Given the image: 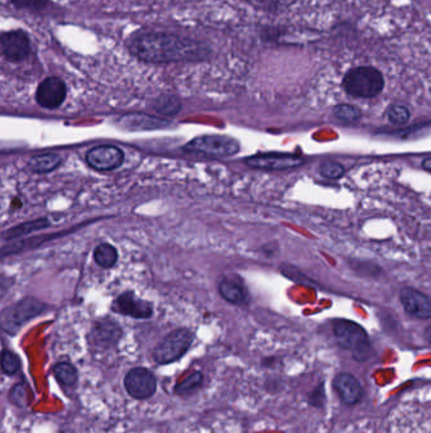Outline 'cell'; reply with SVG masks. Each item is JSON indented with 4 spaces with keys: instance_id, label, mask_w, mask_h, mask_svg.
Listing matches in <instances>:
<instances>
[{
    "instance_id": "obj_18",
    "label": "cell",
    "mask_w": 431,
    "mask_h": 433,
    "mask_svg": "<svg viewBox=\"0 0 431 433\" xmlns=\"http://www.w3.org/2000/svg\"><path fill=\"white\" fill-rule=\"evenodd\" d=\"M62 163V158L57 154H42L35 155L29 160L28 166L31 171L35 174H44L56 170Z\"/></svg>"
},
{
    "instance_id": "obj_21",
    "label": "cell",
    "mask_w": 431,
    "mask_h": 433,
    "mask_svg": "<svg viewBox=\"0 0 431 433\" xmlns=\"http://www.w3.org/2000/svg\"><path fill=\"white\" fill-rule=\"evenodd\" d=\"M53 375L64 386H74L78 383V369L70 362H58L53 366Z\"/></svg>"
},
{
    "instance_id": "obj_12",
    "label": "cell",
    "mask_w": 431,
    "mask_h": 433,
    "mask_svg": "<svg viewBox=\"0 0 431 433\" xmlns=\"http://www.w3.org/2000/svg\"><path fill=\"white\" fill-rule=\"evenodd\" d=\"M400 300L405 311L412 317L419 320H430L431 299L424 293L406 286L400 291Z\"/></svg>"
},
{
    "instance_id": "obj_24",
    "label": "cell",
    "mask_w": 431,
    "mask_h": 433,
    "mask_svg": "<svg viewBox=\"0 0 431 433\" xmlns=\"http://www.w3.org/2000/svg\"><path fill=\"white\" fill-rule=\"evenodd\" d=\"M332 113L338 120L346 123H354L361 118V111L352 104H338L332 109Z\"/></svg>"
},
{
    "instance_id": "obj_14",
    "label": "cell",
    "mask_w": 431,
    "mask_h": 433,
    "mask_svg": "<svg viewBox=\"0 0 431 433\" xmlns=\"http://www.w3.org/2000/svg\"><path fill=\"white\" fill-rule=\"evenodd\" d=\"M334 388L343 403L346 405H357L363 397L361 384L348 373H341L334 379Z\"/></svg>"
},
{
    "instance_id": "obj_4",
    "label": "cell",
    "mask_w": 431,
    "mask_h": 433,
    "mask_svg": "<svg viewBox=\"0 0 431 433\" xmlns=\"http://www.w3.org/2000/svg\"><path fill=\"white\" fill-rule=\"evenodd\" d=\"M241 146L237 140L228 136H200L184 146L185 152L209 158H223L237 155Z\"/></svg>"
},
{
    "instance_id": "obj_10",
    "label": "cell",
    "mask_w": 431,
    "mask_h": 433,
    "mask_svg": "<svg viewBox=\"0 0 431 433\" xmlns=\"http://www.w3.org/2000/svg\"><path fill=\"white\" fill-rule=\"evenodd\" d=\"M305 163L304 158L290 154H263L246 158L248 166L258 170L280 171L295 169Z\"/></svg>"
},
{
    "instance_id": "obj_5",
    "label": "cell",
    "mask_w": 431,
    "mask_h": 433,
    "mask_svg": "<svg viewBox=\"0 0 431 433\" xmlns=\"http://www.w3.org/2000/svg\"><path fill=\"white\" fill-rule=\"evenodd\" d=\"M194 342V334L186 328H178L167 334L153 350V360L160 365H167L180 360L189 351Z\"/></svg>"
},
{
    "instance_id": "obj_29",
    "label": "cell",
    "mask_w": 431,
    "mask_h": 433,
    "mask_svg": "<svg viewBox=\"0 0 431 433\" xmlns=\"http://www.w3.org/2000/svg\"><path fill=\"white\" fill-rule=\"evenodd\" d=\"M9 399L17 407H24L28 400V388L24 383L15 384L9 393Z\"/></svg>"
},
{
    "instance_id": "obj_7",
    "label": "cell",
    "mask_w": 431,
    "mask_h": 433,
    "mask_svg": "<svg viewBox=\"0 0 431 433\" xmlns=\"http://www.w3.org/2000/svg\"><path fill=\"white\" fill-rule=\"evenodd\" d=\"M0 46L4 58L15 64L26 61L32 54L31 38L23 29L3 32L0 36Z\"/></svg>"
},
{
    "instance_id": "obj_6",
    "label": "cell",
    "mask_w": 431,
    "mask_h": 433,
    "mask_svg": "<svg viewBox=\"0 0 431 433\" xmlns=\"http://www.w3.org/2000/svg\"><path fill=\"white\" fill-rule=\"evenodd\" d=\"M44 309L46 306L37 299H23L3 312L1 327L8 334H15L24 323L41 314Z\"/></svg>"
},
{
    "instance_id": "obj_26",
    "label": "cell",
    "mask_w": 431,
    "mask_h": 433,
    "mask_svg": "<svg viewBox=\"0 0 431 433\" xmlns=\"http://www.w3.org/2000/svg\"><path fill=\"white\" fill-rule=\"evenodd\" d=\"M320 174L326 179L337 180L346 174V169L341 163L337 161H326L320 166Z\"/></svg>"
},
{
    "instance_id": "obj_16",
    "label": "cell",
    "mask_w": 431,
    "mask_h": 433,
    "mask_svg": "<svg viewBox=\"0 0 431 433\" xmlns=\"http://www.w3.org/2000/svg\"><path fill=\"white\" fill-rule=\"evenodd\" d=\"M220 295L235 306H246L249 302V293L239 277H226L220 281Z\"/></svg>"
},
{
    "instance_id": "obj_17",
    "label": "cell",
    "mask_w": 431,
    "mask_h": 433,
    "mask_svg": "<svg viewBox=\"0 0 431 433\" xmlns=\"http://www.w3.org/2000/svg\"><path fill=\"white\" fill-rule=\"evenodd\" d=\"M47 227H50V220H47V218L31 220V222H26V223H22L19 226H15V227L8 229L7 232L3 234V238L6 241L18 240V238H22L24 236L31 235L33 232H37L40 229Z\"/></svg>"
},
{
    "instance_id": "obj_3",
    "label": "cell",
    "mask_w": 431,
    "mask_h": 433,
    "mask_svg": "<svg viewBox=\"0 0 431 433\" xmlns=\"http://www.w3.org/2000/svg\"><path fill=\"white\" fill-rule=\"evenodd\" d=\"M332 332L340 348L352 352L358 361L366 360L369 356L371 343L363 327L348 320H337L332 323Z\"/></svg>"
},
{
    "instance_id": "obj_32",
    "label": "cell",
    "mask_w": 431,
    "mask_h": 433,
    "mask_svg": "<svg viewBox=\"0 0 431 433\" xmlns=\"http://www.w3.org/2000/svg\"><path fill=\"white\" fill-rule=\"evenodd\" d=\"M425 338L431 345V325L426 327V329H425Z\"/></svg>"
},
{
    "instance_id": "obj_22",
    "label": "cell",
    "mask_w": 431,
    "mask_h": 433,
    "mask_svg": "<svg viewBox=\"0 0 431 433\" xmlns=\"http://www.w3.org/2000/svg\"><path fill=\"white\" fill-rule=\"evenodd\" d=\"M94 259L101 268L110 269L118 261V251L109 243H101L94 251Z\"/></svg>"
},
{
    "instance_id": "obj_28",
    "label": "cell",
    "mask_w": 431,
    "mask_h": 433,
    "mask_svg": "<svg viewBox=\"0 0 431 433\" xmlns=\"http://www.w3.org/2000/svg\"><path fill=\"white\" fill-rule=\"evenodd\" d=\"M10 3L18 10L41 12L49 6L50 0H10Z\"/></svg>"
},
{
    "instance_id": "obj_31",
    "label": "cell",
    "mask_w": 431,
    "mask_h": 433,
    "mask_svg": "<svg viewBox=\"0 0 431 433\" xmlns=\"http://www.w3.org/2000/svg\"><path fill=\"white\" fill-rule=\"evenodd\" d=\"M421 166H423V169H425V170L430 171L431 172V156L424 158V160H423V163H421Z\"/></svg>"
},
{
    "instance_id": "obj_27",
    "label": "cell",
    "mask_w": 431,
    "mask_h": 433,
    "mask_svg": "<svg viewBox=\"0 0 431 433\" xmlns=\"http://www.w3.org/2000/svg\"><path fill=\"white\" fill-rule=\"evenodd\" d=\"M387 118L392 124L397 126H403L405 123H407L410 120V111L403 106L395 104L392 107H389L387 112Z\"/></svg>"
},
{
    "instance_id": "obj_8",
    "label": "cell",
    "mask_w": 431,
    "mask_h": 433,
    "mask_svg": "<svg viewBox=\"0 0 431 433\" xmlns=\"http://www.w3.org/2000/svg\"><path fill=\"white\" fill-rule=\"evenodd\" d=\"M67 97L66 83L58 76L44 79L35 90V100L40 107L44 109H57L64 104Z\"/></svg>"
},
{
    "instance_id": "obj_23",
    "label": "cell",
    "mask_w": 431,
    "mask_h": 433,
    "mask_svg": "<svg viewBox=\"0 0 431 433\" xmlns=\"http://www.w3.org/2000/svg\"><path fill=\"white\" fill-rule=\"evenodd\" d=\"M204 382V375L200 371L191 373L189 377H185L175 386V393L177 395H187L198 391Z\"/></svg>"
},
{
    "instance_id": "obj_13",
    "label": "cell",
    "mask_w": 431,
    "mask_h": 433,
    "mask_svg": "<svg viewBox=\"0 0 431 433\" xmlns=\"http://www.w3.org/2000/svg\"><path fill=\"white\" fill-rule=\"evenodd\" d=\"M113 311L133 317L135 320H147L153 314V308L149 302L137 298V295L132 291L123 293L118 297L114 302Z\"/></svg>"
},
{
    "instance_id": "obj_19",
    "label": "cell",
    "mask_w": 431,
    "mask_h": 433,
    "mask_svg": "<svg viewBox=\"0 0 431 433\" xmlns=\"http://www.w3.org/2000/svg\"><path fill=\"white\" fill-rule=\"evenodd\" d=\"M121 123L133 129H151V128L161 127L167 122L161 121L160 118H155V117H149L146 114H128L121 118Z\"/></svg>"
},
{
    "instance_id": "obj_15",
    "label": "cell",
    "mask_w": 431,
    "mask_h": 433,
    "mask_svg": "<svg viewBox=\"0 0 431 433\" xmlns=\"http://www.w3.org/2000/svg\"><path fill=\"white\" fill-rule=\"evenodd\" d=\"M121 328L113 320H101L92 331V342L99 348H112L121 340Z\"/></svg>"
},
{
    "instance_id": "obj_20",
    "label": "cell",
    "mask_w": 431,
    "mask_h": 433,
    "mask_svg": "<svg viewBox=\"0 0 431 433\" xmlns=\"http://www.w3.org/2000/svg\"><path fill=\"white\" fill-rule=\"evenodd\" d=\"M153 108L160 115L170 117V115H176L181 111L183 104H181V100L178 99V97L176 95L163 94L155 100Z\"/></svg>"
},
{
    "instance_id": "obj_9",
    "label": "cell",
    "mask_w": 431,
    "mask_h": 433,
    "mask_svg": "<svg viewBox=\"0 0 431 433\" xmlns=\"http://www.w3.org/2000/svg\"><path fill=\"white\" fill-rule=\"evenodd\" d=\"M124 386L130 397L144 400L155 394L157 382L152 371L144 368H135L128 371L124 377Z\"/></svg>"
},
{
    "instance_id": "obj_2",
    "label": "cell",
    "mask_w": 431,
    "mask_h": 433,
    "mask_svg": "<svg viewBox=\"0 0 431 433\" xmlns=\"http://www.w3.org/2000/svg\"><path fill=\"white\" fill-rule=\"evenodd\" d=\"M343 88L353 98H375L384 88V79L380 70L372 66H360L346 72Z\"/></svg>"
},
{
    "instance_id": "obj_25",
    "label": "cell",
    "mask_w": 431,
    "mask_h": 433,
    "mask_svg": "<svg viewBox=\"0 0 431 433\" xmlns=\"http://www.w3.org/2000/svg\"><path fill=\"white\" fill-rule=\"evenodd\" d=\"M22 368L21 359L15 352L4 350L1 354V370L6 375H15Z\"/></svg>"
},
{
    "instance_id": "obj_1",
    "label": "cell",
    "mask_w": 431,
    "mask_h": 433,
    "mask_svg": "<svg viewBox=\"0 0 431 433\" xmlns=\"http://www.w3.org/2000/svg\"><path fill=\"white\" fill-rule=\"evenodd\" d=\"M127 47L133 56L149 64L200 63L212 55L208 43L163 31H138L128 38Z\"/></svg>"
},
{
    "instance_id": "obj_30",
    "label": "cell",
    "mask_w": 431,
    "mask_h": 433,
    "mask_svg": "<svg viewBox=\"0 0 431 433\" xmlns=\"http://www.w3.org/2000/svg\"><path fill=\"white\" fill-rule=\"evenodd\" d=\"M258 3H260L264 9L273 12V10H276V9L281 7L282 0H258Z\"/></svg>"
},
{
    "instance_id": "obj_11",
    "label": "cell",
    "mask_w": 431,
    "mask_h": 433,
    "mask_svg": "<svg viewBox=\"0 0 431 433\" xmlns=\"http://www.w3.org/2000/svg\"><path fill=\"white\" fill-rule=\"evenodd\" d=\"M124 161V154L121 149L104 145L90 149L86 154V163L94 170L110 171L119 168Z\"/></svg>"
}]
</instances>
